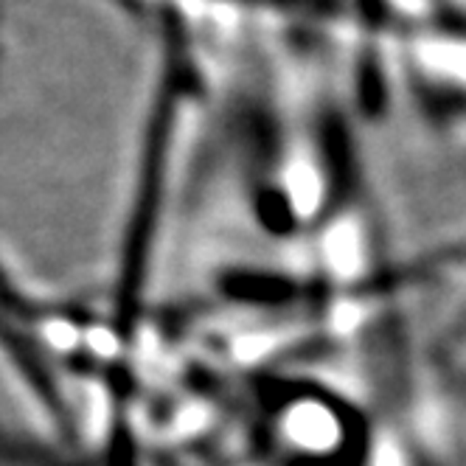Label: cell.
Masks as SVG:
<instances>
[{
  "label": "cell",
  "mask_w": 466,
  "mask_h": 466,
  "mask_svg": "<svg viewBox=\"0 0 466 466\" xmlns=\"http://www.w3.org/2000/svg\"><path fill=\"white\" fill-rule=\"evenodd\" d=\"M276 430L292 458L307 463H338L349 450L360 455V439H365V432L357 439V424L346 408L320 393L289 396L276 416Z\"/></svg>",
  "instance_id": "1"
}]
</instances>
